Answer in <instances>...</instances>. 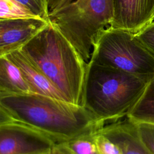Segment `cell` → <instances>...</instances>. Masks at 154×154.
I'll use <instances>...</instances> for the list:
<instances>
[{"label": "cell", "mask_w": 154, "mask_h": 154, "mask_svg": "<svg viewBox=\"0 0 154 154\" xmlns=\"http://www.w3.org/2000/svg\"><path fill=\"white\" fill-rule=\"evenodd\" d=\"M0 109L7 114L10 122L31 127L56 144L94 132L105 125L82 105L41 94L0 96Z\"/></svg>", "instance_id": "obj_1"}, {"label": "cell", "mask_w": 154, "mask_h": 154, "mask_svg": "<svg viewBox=\"0 0 154 154\" xmlns=\"http://www.w3.org/2000/svg\"><path fill=\"white\" fill-rule=\"evenodd\" d=\"M20 50L67 102L81 105L87 63L57 29L49 23Z\"/></svg>", "instance_id": "obj_2"}, {"label": "cell", "mask_w": 154, "mask_h": 154, "mask_svg": "<svg viewBox=\"0 0 154 154\" xmlns=\"http://www.w3.org/2000/svg\"><path fill=\"white\" fill-rule=\"evenodd\" d=\"M150 79L89 61L81 105L104 124L116 122L126 116Z\"/></svg>", "instance_id": "obj_3"}, {"label": "cell", "mask_w": 154, "mask_h": 154, "mask_svg": "<svg viewBox=\"0 0 154 154\" xmlns=\"http://www.w3.org/2000/svg\"><path fill=\"white\" fill-rule=\"evenodd\" d=\"M48 22L88 63L93 45L113 17V0H48Z\"/></svg>", "instance_id": "obj_4"}, {"label": "cell", "mask_w": 154, "mask_h": 154, "mask_svg": "<svg viewBox=\"0 0 154 154\" xmlns=\"http://www.w3.org/2000/svg\"><path fill=\"white\" fill-rule=\"evenodd\" d=\"M89 61L152 79L154 58L134 33L108 27L97 37Z\"/></svg>", "instance_id": "obj_5"}, {"label": "cell", "mask_w": 154, "mask_h": 154, "mask_svg": "<svg viewBox=\"0 0 154 154\" xmlns=\"http://www.w3.org/2000/svg\"><path fill=\"white\" fill-rule=\"evenodd\" d=\"M56 145L46 135L24 124L0 125V154H47Z\"/></svg>", "instance_id": "obj_6"}, {"label": "cell", "mask_w": 154, "mask_h": 154, "mask_svg": "<svg viewBox=\"0 0 154 154\" xmlns=\"http://www.w3.org/2000/svg\"><path fill=\"white\" fill-rule=\"evenodd\" d=\"M48 23L39 17L0 19V57L20 49Z\"/></svg>", "instance_id": "obj_7"}, {"label": "cell", "mask_w": 154, "mask_h": 154, "mask_svg": "<svg viewBox=\"0 0 154 154\" xmlns=\"http://www.w3.org/2000/svg\"><path fill=\"white\" fill-rule=\"evenodd\" d=\"M154 0H113L109 27L136 33L153 21Z\"/></svg>", "instance_id": "obj_8"}, {"label": "cell", "mask_w": 154, "mask_h": 154, "mask_svg": "<svg viewBox=\"0 0 154 154\" xmlns=\"http://www.w3.org/2000/svg\"><path fill=\"white\" fill-rule=\"evenodd\" d=\"M98 131L116 144L123 154H152L141 140L135 124L128 118L104 125Z\"/></svg>", "instance_id": "obj_9"}, {"label": "cell", "mask_w": 154, "mask_h": 154, "mask_svg": "<svg viewBox=\"0 0 154 154\" xmlns=\"http://www.w3.org/2000/svg\"><path fill=\"white\" fill-rule=\"evenodd\" d=\"M4 56H6L20 69L33 94L66 100L63 94L26 57L20 49L13 51Z\"/></svg>", "instance_id": "obj_10"}, {"label": "cell", "mask_w": 154, "mask_h": 154, "mask_svg": "<svg viewBox=\"0 0 154 154\" xmlns=\"http://www.w3.org/2000/svg\"><path fill=\"white\" fill-rule=\"evenodd\" d=\"M33 94L20 69L6 56L0 57V96Z\"/></svg>", "instance_id": "obj_11"}, {"label": "cell", "mask_w": 154, "mask_h": 154, "mask_svg": "<svg viewBox=\"0 0 154 154\" xmlns=\"http://www.w3.org/2000/svg\"><path fill=\"white\" fill-rule=\"evenodd\" d=\"M126 117L134 123L146 122L154 124V76Z\"/></svg>", "instance_id": "obj_12"}, {"label": "cell", "mask_w": 154, "mask_h": 154, "mask_svg": "<svg viewBox=\"0 0 154 154\" xmlns=\"http://www.w3.org/2000/svg\"><path fill=\"white\" fill-rule=\"evenodd\" d=\"M95 132L81 135L59 145L71 154H100Z\"/></svg>", "instance_id": "obj_13"}, {"label": "cell", "mask_w": 154, "mask_h": 154, "mask_svg": "<svg viewBox=\"0 0 154 154\" xmlns=\"http://www.w3.org/2000/svg\"><path fill=\"white\" fill-rule=\"evenodd\" d=\"M37 17L13 0H0V19Z\"/></svg>", "instance_id": "obj_14"}, {"label": "cell", "mask_w": 154, "mask_h": 154, "mask_svg": "<svg viewBox=\"0 0 154 154\" xmlns=\"http://www.w3.org/2000/svg\"><path fill=\"white\" fill-rule=\"evenodd\" d=\"M33 15L48 22V0H13Z\"/></svg>", "instance_id": "obj_15"}, {"label": "cell", "mask_w": 154, "mask_h": 154, "mask_svg": "<svg viewBox=\"0 0 154 154\" xmlns=\"http://www.w3.org/2000/svg\"><path fill=\"white\" fill-rule=\"evenodd\" d=\"M141 45L154 58V21L134 34Z\"/></svg>", "instance_id": "obj_16"}, {"label": "cell", "mask_w": 154, "mask_h": 154, "mask_svg": "<svg viewBox=\"0 0 154 154\" xmlns=\"http://www.w3.org/2000/svg\"><path fill=\"white\" fill-rule=\"evenodd\" d=\"M138 135L152 154H154V124L141 122L135 123Z\"/></svg>", "instance_id": "obj_17"}, {"label": "cell", "mask_w": 154, "mask_h": 154, "mask_svg": "<svg viewBox=\"0 0 154 154\" xmlns=\"http://www.w3.org/2000/svg\"><path fill=\"white\" fill-rule=\"evenodd\" d=\"M95 139L100 154H123L119 146L106 136L95 132Z\"/></svg>", "instance_id": "obj_18"}, {"label": "cell", "mask_w": 154, "mask_h": 154, "mask_svg": "<svg viewBox=\"0 0 154 154\" xmlns=\"http://www.w3.org/2000/svg\"><path fill=\"white\" fill-rule=\"evenodd\" d=\"M51 154H71L62 146L59 144H57L51 152Z\"/></svg>", "instance_id": "obj_19"}, {"label": "cell", "mask_w": 154, "mask_h": 154, "mask_svg": "<svg viewBox=\"0 0 154 154\" xmlns=\"http://www.w3.org/2000/svg\"><path fill=\"white\" fill-rule=\"evenodd\" d=\"M47 154H51V152H50V153H47Z\"/></svg>", "instance_id": "obj_20"}, {"label": "cell", "mask_w": 154, "mask_h": 154, "mask_svg": "<svg viewBox=\"0 0 154 154\" xmlns=\"http://www.w3.org/2000/svg\"><path fill=\"white\" fill-rule=\"evenodd\" d=\"M154 21V17H153V21L152 22H153Z\"/></svg>", "instance_id": "obj_21"}]
</instances>
